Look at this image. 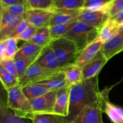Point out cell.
Listing matches in <instances>:
<instances>
[{
	"mask_svg": "<svg viewBox=\"0 0 123 123\" xmlns=\"http://www.w3.org/2000/svg\"><path fill=\"white\" fill-rule=\"evenodd\" d=\"M36 84L43 85L49 91H58L66 86H68L65 79L63 72L54 78L43 80V81L38 82Z\"/></svg>",
	"mask_w": 123,
	"mask_h": 123,
	"instance_id": "22",
	"label": "cell"
},
{
	"mask_svg": "<svg viewBox=\"0 0 123 123\" xmlns=\"http://www.w3.org/2000/svg\"><path fill=\"white\" fill-rule=\"evenodd\" d=\"M23 19H24V17L13 15L4 8L2 23L0 28V42L9 39L16 25Z\"/></svg>",
	"mask_w": 123,
	"mask_h": 123,
	"instance_id": "13",
	"label": "cell"
},
{
	"mask_svg": "<svg viewBox=\"0 0 123 123\" xmlns=\"http://www.w3.org/2000/svg\"><path fill=\"white\" fill-rule=\"evenodd\" d=\"M120 26H121V29L123 31V22L122 23V24H120Z\"/></svg>",
	"mask_w": 123,
	"mask_h": 123,
	"instance_id": "43",
	"label": "cell"
},
{
	"mask_svg": "<svg viewBox=\"0 0 123 123\" xmlns=\"http://www.w3.org/2000/svg\"><path fill=\"white\" fill-rule=\"evenodd\" d=\"M100 31V28L78 20L64 37L73 41L76 44L78 49L82 51L86 46L98 38Z\"/></svg>",
	"mask_w": 123,
	"mask_h": 123,
	"instance_id": "3",
	"label": "cell"
},
{
	"mask_svg": "<svg viewBox=\"0 0 123 123\" xmlns=\"http://www.w3.org/2000/svg\"><path fill=\"white\" fill-rule=\"evenodd\" d=\"M45 48L37 44L25 42L22 46L19 48V50L16 54L14 60L37 56L40 55Z\"/></svg>",
	"mask_w": 123,
	"mask_h": 123,
	"instance_id": "20",
	"label": "cell"
},
{
	"mask_svg": "<svg viewBox=\"0 0 123 123\" xmlns=\"http://www.w3.org/2000/svg\"><path fill=\"white\" fill-rule=\"evenodd\" d=\"M103 113L98 100L85 107L71 123H102Z\"/></svg>",
	"mask_w": 123,
	"mask_h": 123,
	"instance_id": "7",
	"label": "cell"
},
{
	"mask_svg": "<svg viewBox=\"0 0 123 123\" xmlns=\"http://www.w3.org/2000/svg\"><path fill=\"white\" fill-rule=\"evenodd\" d=\"M6 40L0 42V63L6 60Z\"/></svg>",
	"mask_w": 123,
	"mask_h": 123,
	"instance_id": "40",
	"label": "cell"
},
{
	"mask_svg": "<svg viewBox=\"0 0 123 123\" xmlns=\"http://www.w3.org/2000/svg\"><path fill=\"white\" fill-rule=\"evenodd\" d=\"M70 88L71 86H66L57 91L53 111L54 115L63 118L68 117Z\"/></svg>",
	"mask_w": 123,
	"mask_h": 123,
	"instance_id": "11",
	"label": "cell"
},
{
	"mask_svg": "<svg viewBox=\"0 0 123 123\" xmlns=\"http://www.w3.org/2000/svg\"><path fill=\"white\" fill-rule=\"evenodd\" d=\"M100 94L98 76L71 86L68 115L63 118L64 122L72 123L85 107L98 102Z\"/></svg>",
	"mask_w": 123,
	"mask_h": 123,
	"instance_id": "1",
	"label": "cell"
},
{
	"mask_svg": "<svg viewBox=\"0 0 123 123\" xmlns=\"http://www.w3.org/2000/svg\"><path fill=\"white\" fill-rule=\"evenodd\" d=\"M52 42L49 26L38 28L32 38L28 43L37 44L42 47L48 46Z\"/></svg>",
	"mask_w": 123,
	"mask_h": 123,
	"instance_id": "21",
	"label": "cell"
},
{
	"mask_svg": "<svg viewBox=\"0 0 123 123\" xmlns=\"http://www.w3.org/2000/svg\"><path fill=\"white\" fill-rule=\"evenodd\" d=\"M109 19H110V16L106 11L83 8L77 20L86 23L94 27L101 29Z\"/></svg>",
	"mask_w": 123,
	"mask_h": 123,
	"instance_id": "8",
	"label": "cell"
},
{
	"mask_svg": "<svg viewBox=\"0 0 123 123\" xmlns=\"http://www.w3.org/2000/svg\"><path fill=\"white\" fill-rule=\"evenodd\" d=\"M77 21L78 20H75V21H72L67 24L49 26L52 40L64 37L72 30V28L76 24Z\"/></svg>",
	"mask_w": 123,
	"mask_h": 123,
	"instance_id": "26",
	"label": "cell"
},
{
	"mask_svg": "<svg viewBox=\"0 0 123 123\" xmlns=\"http://www.w3.org/2000/svg\"><path fill=\"white\" fill-rule=\"evenodd\" d=\"M120 30L121 26L120 24L110 18L101 28L99 36L96 40H99L105 43L117 35Z\"/></svg>",
	"mask_w": 123,
	"mask_h": 123,
	"instance_id": "18",
	"label": "cell"
},
{
	"mask_svg": "<svg viewBox=\"0 0 123 123\" xmlns=\"http://www.w3.org/2000/svg\"><path fill=\"white\" fill-rule=\"evenodd\" d=\"M7 12L10 14L16 16L24 17V14L28 9V7L25 5H13V6H8L4 8Z\"/></svg>",
	"mask_w": 123,
	"mask_h": 123,
	"instance_id": "34",
	"label": "cell"
},
{
	"mask_svg": "<svg viewBox=\"0 0 123 123\" xmlns=\"http://www.w3.org/2000/svg\"><path fill=\"white\" fill-rule=\"evenodd\" d=\"M18 40L14 38L6 40V60H14L19 48L18 46Z\"/></svg>",
	"mask_w": 123,
	"mask_h": 123,
	"instance_id": "31",
	"label": "cell"
},
{
	"mask_svg": "<svg viewBox=\"0 0 123 123\" xmlns=\"http://www.w3.org/2000/svg\"></svg>",
	"mask_w": 123,
	"mask_h": 123,
	"instance_id": "45",
	"label": "cell"
},
{
	"mask_svg": "<svg viewBox=\"0 0 123 123\" xmlns=\"http://www.w3.org/2000/svg\"><path fill=\"white\" fill-rule=\"evenodd\" d=\"M82 10H54V14L49 23V26L64 24L75 21L80 14Z\"/></svg>",
	"mask_w": 123,
	"mask_h": 123,
	"instance_id": "16",
	"label": "cell"
},
{
	"mask_svg": "<svg viewBox=\"0 0 123 123\" xmlns=\"http://www.w3.org/2000/svg\"><path fill=\"white\" fill-rule=\"evenodd\" d=\"M104 42L99 40H96L86 46L78 55L76 64L82 68L88 62L94 58L100 51Z\"/></svg>",
	"mask_w": 123,
	"mask_h": 123,
	"instance_id": "14",
	"label": "cell"
},
{
	"mask_svg": "<svg viewBox=\"0 0 123 123\" xmlns=\"http://www.w3.org/2000/svg\"><path fill=\"white\" fill-rule=\"evenodd\" d=\"M0 80L7 90L19 85V79L12 75L8 72L0 75Z\"/></svg>",
	"mask_w": 123,
	"mask_h": 123,
	"instance_id": "32",
	"label": "cell"
},
{
	"mask_svg": "<svg viewBox=\"0 0 123 123\" xmlns=\"http://www.w3.org/2000/svg\"><path fill=\"white\" fill-rule=\"evenodd\" d=\"M112 19L115 20V22L119 24L120 25L121 24H122L123 22V11L121 12H120L119 14H118L117 15L115 16L112 17V18H111Z\"/></svg>",
	"mask_w": 123,
	"mask_h": 123,
	"instance_id": "41",
	"label": "cell"
},
{
	"mask_svg": "<svg viewBox=\"0 0 123 123\" xmlns=\"http://www.w3.org/2000/svg\"><path fill=\"white\" fill-rule=\"evenodd\" d=\"M54 10H82L85 0H54Z\"/></svg>",
	"mask_w": 123,
	"mask_h": 123,
	"instance_id": "25",
	"label": "cell"
},
{
	"mask_svg": "<svg viewBox=\"0 0 123 123\" xmlns=\"http://www.w3.org/2000/svg\"></svg>",
	"mask_w": 123,
	"mask_h": 123,
	"instance_id": "44",
	"label": "cell"
},
{
	"mask_svg": "<svg viewBox=\"0 0 123 123\" xmlns=\"http://www.w3.org/2000/svg\"><path fill=\"white\" fill-rule=\"evenodd\" d=\"M63 73L65 79L70 86L80 84L84 80L82 68L76 64L72 65L64 68Z\"/></svg>",
	"mask_w": 123,
	"mask_h": 123,
	"instance_id": "19",
	"label": "cell"
},
{
	"mask_svg": "<svg viewBox=\"0 0 123 123\" xmlns=\"http://www.w3.org/2000/svg\"><path fill=\"white\" fill-rule=\"evenodd\" d=\"M4 8L13 5H25L27 6L26 0H1Z\"/></svg>",
	"mask_w": 123,
	"mask_h": 123,
	"instance_id": "39",
	"label": "cell"
},
{
	"mask_svg": "<svg viewBox=\"0 0 123 123\" xmlns=\"http://www.w3.org/2000/svg\"><path fill=\"white\" fill-rule=\"evenodd\" d=\"M7 99H8V91L5 88L0 80V103L7 106Z\"/></svg>",
	"mask_w": 123,
	"mask_h": 123,
	"instance_id": "38",
	"label": "cell"
},
{
	"mask_svg": "<svg viewBox=\"0 0 123 123\" xmlns=\"http://www.w3.org/2000/svg\"><path fill=\"white\" fill-rule=\"evenodd\" d=\"M123 11V0H114L108 8V14L111 18L117 15Z\"/></svg>",
	"mask_w": 123,
	"mask_h": 123,
	"instance_id": "33",
	"label": "cell"
},
{
	"mask_svg": "<svg viewBox=\"0 0 123 123\" xmlns=\"http://www.w3.org/2000/svg\"><path fill=\"white\" fill-rule=\"evenodd\" d=\"M3 11H4V7L2 6V4L0 0V28L1 26V23H2V15H3Z\"/></svg>",
	"mask_w": 123,
	"mask_h": 123,
	"instance_id": "42",
	"label": "cell"
},
{
	"mask_svg": "<svg viewBox=\"0 0 123 123\" xmlns=\"http://www.w3.org/2000/svg\"><path fill=\"white\" fill-rule=\"evenodd\" d=\"M49 46L54 50L62 68L76 64L78 55L81 52L73 41L64 37L52 40Z\"/></svg>",
	"mask_w": 123,
	"mask_h": 123,
	"instance_id": "2",
	"label": "cell"
},
{
	"mask_svg": "<svg viewBox=\"0 0 123 123\" xmlns=\"http://www.w3.org/2000/svg\"><path fill=\"white\" fill-rule=\"evenodd\" d=\"M37 29L38 28H36L31 25H30L22 33L19 34L14 38L18 40V41L22 40L25 42H29L35 34Z\"/></svg>",
	"mask_w": 123,
	"mask_h": 123,
	"instance_id": "35",
	"label": "cell"
},
{
	"mask_svg": "<svg viewBox=\"0 0 123 123\" xmlns=\"http://www.w3.org/2000/svg\"><path fill=\"white\" fill-rule=\"evenodd\" d=\"M123 51V31L121 29L117 35L104 43L100 52L108 60Z\"/></svg>",
	"mask_w": 123,
	"mask_h": 123,
	"instance_id": "15",
	"label": "cell"
},
{
	"mask_svg": "<svg viewBox=\"0 0 123 123\" xmlns=\"http://www.w3.org/2000/svg\"><path fill=\"white\" fill-rule=\"evenodd\" d=\"M63 69L46 68L35 62L26 70L23 76L19 79V85L22 87L28 84H36L50 79L62 73Z\"/></svg>",
	"mask_w": 123,
	"mask_h": 123,
	"instance_id": "5",
	"label": "cell"
},
{
	"mask_svg": "<svg viewBox=\"0 0 123 123\" xmlns=\"http://www.w3.org/2000/svg\"><path fill=\"white\" fill-rule=\"evenodd\" d=\"M53 14V11L28 8L24 14V18L28 22L30 25L36 28H40L49 26Z\"/></svg>",
	"mask_w": 123,
	"mask_h": 123,
	"instance_id": "9",
	"label": "cell"
},
{
	"mask_svg": "<svg viewBox=\"0 0 123 123\" xmlns=\"http://www.w3.org/2000/svg\"><path fill=\"white\" fill-rule=\"evenodd\" d=\"M39 56L40 55L37 56H34V57L25 58L14 60L16 68L17 70V73H18L19 80L25 74L26 70L37 61Z\"/></svg>",
	"mask_w": 123,
	"mask_h": 123,
	"instance_id": "27",
	"label": "cell"
},
{
	"mask_svg": "<svg viewBox=\"0 0 123 123\" xmlns=\"http://www.w3.org/2000/svg\"><path fill=\"white\" fill-rule=\"evenodd\" d=\"M1 64L5 67L6 70L9 73L12 74L14 76L18 78V73H17V70L16 68L15 62L14 60H4L1 62ZM19 79V78H18Z\"/></svg>",
	"mask_w": 123,
	"mask_h": 123,
	"instance_id": "37",
	"label": "cell"
},
{
	"mask_svg": "<svg viewBox=\"0 0 123 123\" xmlns=\"http://www.w3.org/2000/svg\"><path fill=\"white\" fill-rule=\"evenodd\" d=\"M28 8L50 10L54 12V0H26Z\"/></svg>",
	"mask_w": 123,
	"mask_h": 123,
	"instance_id": "29",
	"label": "cell"
},
{
	"mask_svg": "<svg viewBox=\"0 0 123 123\" xmlns=\"http://www.w3.org/2000/svg\"><path fill=\"white\" fill-rule=\"evenodd\" d=\"M57 91H50L30 101L32 114H53Z\"/></svg>",
	"mask_w": 123,
	"mask_h": 123,
	"instance_id": "6",
	"label": "cell"
},
{
	"mask_svg": "<svg viewBox=\"0 0 123 123\" xmlns=\"http://www.w3.org/2000/svg\"><path fill=\"white\" fill-rule=\"evenodd\" d=\"M32 123H63V117L53 114H34L31 118Z\"/></svg>",
	"mask_w": 123,
	"mask_h": 123,
	"instance_id": "28",
	"label": "cell"
},
{
	"mask_svg": "<svg viewBox=\"0 0 123 123\" xmlns=\"http://www.w3.org/2000/svg\"><path fill=\"white\" fill-rule=\"evenodd\" d=\"M0 123H30L27 119L16 116L8 106L0 103Z\"/></svg>",
	"mask_w": 123,
	"mask_h": 123,
	"instance_id": "23",
	"label": "cell"
},
{
	"mask_svg": "<svg viewBox=\"0 0 123 123\" xmlns=\"http://www.w3.org/2000/svg\"><path fill=\"white\" fill-rule=\"evenodd\" d=\"M113 1L114 0H85L84 8L107 12L108 7Z\"/></svg>",
	"mask_w": 123,
	"mask_h": 123,
	"instance_id": "30",
	"label": "cell"
},
{
	"mask_svg": "<svg viewBox=\"0 0 123 123\" xmlns=\"http://www.w3.org/2000/svg\"><path fill=\"white\" fill-rule=\"evenodd\" d=\"M108 61L109 60L106 56L100 51L92 60L82 68L84 80H88L98 76L99 72Z\"/></svg>",
	"mask_w": 123,
	"mask_h": 123,
	"instance_id": "12",
	"label": "cell"
},
{
	"mask_svg": "<svg viewBox=\"0 0 123 123\" xmlns=\"http://www.w3.org/2000/svg\"><path fill=\"white\" fill-rule=\"evenodd\" d=\"M7 106L16 116L31 120L33 115L31 102L24 95L19 85L7 90Z\"/></svg>",
	"mask_w": 123,
	"mask_h": 123,
	"instance_id": "4",
	"label": "cell"
},
{
	"mask_svg": "<svg viewBox=\"0 0 123 123\" xmlns=\"http://www.w3.org/2000/svg\"><path fill=\"white\" fill-rule=\"evenodd\" d=\"M109 90L101 91L99 102L103 112L114 123H123V109L113 104L109 100Z\"/></svg>",
	"mask_w": 123,
	"mask_h": 123,
	"instance_id": "10",
	"label": "cell"
},
{
	"mask_svg": "<svg viewBox=\"0 0 123 123\" xmlns=\"http://www.w3.org/2000/svg\"><path fill=\"white\" fill-rule=\"evenodd\" d=\"M40 66L51 69H62L60 66L54 50L49 46L46 47L36 61Z\"/></svg>",
	"mask_w": 123,
	"mask_h": 123,
	"instance_id": "17",
	"label": "cell"
},
{
	"mask_svg": "<svg viewBox=\"0 0 123 123\" xmlns=\"http://www.w3.org/2000/svg\"><path fill=\"white\" fill-rule=\"evenodd\" d=\"M30 25V24H29L28 22L26 19H23L22 20L16 25V28H14L13 32H12V34H11L10 38H16L17 36H18L19 34L22 33V32H24Z\"/></svg>",
	"mask_w": 123,
	"mask_h": 123,
	"instance_id": "36",
	"label": "cell"
},
{
	"mask_svg": "<svg viewBox=\"0 0 123 123\" xmlns=\"http://www.w3.org/2000/svg\"><path fill=\"white\" fill-rule=\"evenodd\" d=\"M22 92L30 101L45 94L50 91L43 85L32 84L26 85L21 87Z\"/></svg>",
	"mask_w": 123,
	"mask_h": 123,
	"instance_id": "24",
	"label": "cell"
}]
</instances>
